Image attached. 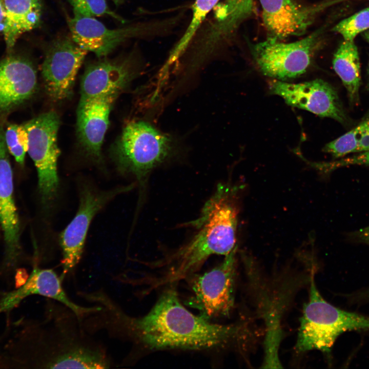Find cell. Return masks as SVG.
<instances>
[{"label": "cell", "mask_w": 369, "mask_h": 369, "mask_svg": "<svg viewBox=\"0 0 369 369\" xmlns=\"http://www.w3.org/2000/svg\"><path fill=\"white\" fill-rule=\"evenodd\" d=\"M168 285L145 315L127 314L106 293L97 300L100 309L91 318L94 332L131 343L135 350H220L242 346L248 331L242 323L220 324L190 312L175 288Z\"/></svg>", "instance_id": "obj_1"}, {"label": "cell", "mask_w": 369, "mask_h": 369, "mask_svg": "<svg viewBox=\"0 0 369 369\" xmlns=\"http://www.w3.org/2000/svg\"><path fill=\"white\" fill-rule=\"evenodd\" d=\"M239 188L220 183L205 203L199 217L186 225L197 229L187 243L151 266L163 269L151 279V289L176 284L194 274L213 255H227L236 246Z\"/></svg>", "instance_id": "obj_2"}, {"label": "cell", "mask_w": 369, "mask_h": 369, "mask_svg": "<svg viewBox=\"0 0 369 369\" xmlns=\"http://www.w3.org/2000/svg\"><path fill=\"white\" fill-rule=\"evenodd\" d=\"M178 148L172 136L148 122L133 121L124 128L111 148V156L119 172L134 176L144 187L149 173L172 157Z\"/></svg>", "instance_id": "obj_3"}, {"label": "cell", "mask_w": 369, "mask_h": 369, "mask_svg": "<svg viewBox=\"0 0 369 369\" xmlns=\"http://www.w3.org/2000/svg\"><path fill=\"white\" fill-rule=\"evenodd\" d=\"M295 348L299 352L317 350L329 353L343 332L369 329V317L339 309L325 301L311 276L309 299L303 307Z\"/></svg>", "instance_id": "obj_4"}, {"label": "cell", "mask_w": 369, "mask_h": 369, "mask_svg": "<svg viewBox=\"0 0 369 369\" xmlns=\"http://www.w3.org/2000/svg\"><path fill=\"white\" fill-rule=\"evenodd\" d=\"M321 34L318 30L290 43L269 37L252 45L251 54L263 75L281 81L294 79L305 73L311 65L320 46Z\"/></svg>", "instance_id": "obj_5"}, {"label": "cell", "mask_w": 369, "mask_h": 369, "mask_svg": "<svg viewBox=\"0 0 369 369\" xmlns=\"http://www.w3.org/2000/svg\"><path fill=\"white\" fill-rule=\"evenodd\" d=\"M237 245L217 266L189 279L191 294L186 304L207 319L230 316L235 303Z\"/></svg>", "instance_id": "obj_6"}, {"label": "cell", "mask_w": 369, "mask_h": 369, "mask_svg": "<svg viewBox=\"0 0 369 369\" xmlns=\"http://www.w3.org/2000/svg\"><path fill=\"white\" fill-rule=\"evenodd\" d=\"M60 119L53 111L39 115L24 124L28 134V153L34 162L43 201L50 203L57 195L59 186L57 145Z\"/></svg>", "instance_id": "obj_7"}, {"label": "cell", "mask_w": 369, "mask_h": 369, "mask_svg": "<svg viewBox=\"0 0 369 369\" xmlns=\"http://www.w3.org/2000/svg\"><path fill=\"white\" fill-rule=\"evenodd\" d=\"M134 186L131 184L107 191H98L89 187L81 189L77 212L59 235L63 269L60 276L63 279L81 259L87 233L94 216L111 199L132 190Z\"/></svg>", "instance_id": "obj_8"}, {"label": "cell", "mask_w": 369, "mask_h": 369, "mask_svg": "<svg viewBox=\"0 0 369 369\" xmlns=\"http://www.w3.org/2000/svg\"><path fill=\"white\" fill-rule=\"evenodd\" d=\"M88 51L68 36L52 42L42 67L46 92L53 101L69 98L73 94L76 75Z\"/></svg>", "instance_id": "obj_9"}, {"label": "cell", "mask_w": 369, "mask_h": 369, "mask_svg": "<svg viewBox=\"0 0 369 369\" xmlns=\"http://www.w3.org/2000/svg\"><path fill=\"white\" fill-rule=\"evenodd\" d=\"M271 94L281 97L289 106L344 124L346 117L336 90L321 79L293 84L274 79L269 84Z\"/></svg>", "instance_id": "obj_10"}, {"label": "cell", "mask_w": 369, "mask_h": 369, "mask_svg": "<svg viewBox=\"0 0 369 369\" xmlns=\"http://www.w3.org/2000/svg\"><path fill=\"white\" fill-rule=\"evenodd\" d=\"M264 25L271 37L281 40L303 34L328 5L304 6L293 0H260Z\"/></svg>", "instance_id": "obj_11"}, {"label": "cell", "mask_w": 369, "mask_h": 369, "mask_svg": "<svg viewBox=\"0 0 369 369\" xmlns=\"http://www.w3.org/2000/svg\"><path fill=\"white\" fill-rule=\"evenodd\" d=\"M63 280L61 276L52 269L35 267L24 284L1 298L0 313L12 309L24 298L34 295L43 296L63 304L71 309L81 320L100 309L97 305L84 306L74 302L65 291Z\"/></svg>", "instance_id": "obj_12"}, {"label": "cell", "mask_w": 369, "mask_h": 369, "mask_svg": "<svg viewBox=\"0 0 369 369\" xmlns=\"http://www.w3.org/2000/svg\"><path fill=\"white\" fill-rule=\"evenodd\" d=\"M119 94L112 93L80 98L78 104L76 121L78 140L86 153L98 161L101 159L110 113Z\"/></svg>", "instance_id": "obj_13"}, {"label": "cell", "mask_w": 369, "mask_h": 369, "mask_svg": "<svg viewBox=\"0 0 369 369\" xmlns=\"http://www.w3.org/2000/svg\"><path fill=\"white\" fill-rule=\"evenodd\" d=\"M71 37L81 48L105 56L127 40L144 33L140 25L109 29L91 17L75 16L68 20Z\"/></svg>", "instance_id": "obj_14"}, {"label": "cell", "mask_w": 369, "mask_h": 369, "mask_svg": "<svg viewBox=\"0 0 369 369\" xmlns=\"http://www.w3.org/2000/svg\"><path fill=\"white\" fill-rule=\"evenodd\" d=\"M137 68L132 57L104 59L89 65L80 83V98L112 93H120L136 77Z\"/></svg>", "instance_id": "obj_15"}, {"label": "cell", "mask_w": 369, "mask_h": 369, "mask_svg": "<svg viewBox=\"0 0 369 369\" xmlns=\"http://www.w3.org/2000/svg\"><path fill=\"white\" fill-rule=\"evenodd\" d=\"M36 72L29 60L9 57L0 61V112L30 98L37 88Z\"/></svg>", "instance_id": "obj_16"}, {"label": "cell", "mask_w": 369, "mask_h": 369, "mask_svg": "<svg viewBox=\"0 0 369 369\" xmlns=\"http://www.w3.org/2000/svg\"><path fill=\"white\" fill-rule=\"evenodd\" d=\"M8 152L5 131L0 125V225L7 247L8 260L12 261L18 252L20 226Z\"/></svg>", "instance_id": "obj_17"}, {"label": "cell", "mask_w": 369, "mask_h": 369, "mask_svg": "<svg viewBox=\"0 0 369 369\" xmlns=\"http://www.w3.org/2000/svg\"><path fill=\"white\" fill-rule=\"evenodd\" d=\"M3 33L8 49L12 48L24 33L36 28L40 22L41 0H3Z\"/></svg>", "instance_id": "obj_18"}, {"label": "cell", "mask_w": 369, "mask_h": 369, "mask_svg": "<svg viewBox=\"0 0 369 369\" xmlns=\"http://www.w3.org/2000/svg\"><path fill=\"white\" fill-rule=\"evenodd\" d=\"M333 67L345 87L352 105L359 101L361 69L359 52L354 40H344L334 55Z\"/></svg>", "instance_id": "obj_19"}, {"label": "cell", "mask_w": 369, "mask_h": 369, "mask_svg": "<svg viewBox=\"0 0 369 369\" xmlns=\"http://www.w3.org/2000/svg\"><path fill=\"white\" fill-rule=\"evenodd\" d=\"M323 151L335 158L353 153L369 152V114L355 128L325 145Z\"/></svg>", "instance_id": "obj_20"}, {"label": "cell", "mask_w": 369, "mask_h": 369, "mask_svg": "<svg viewBox=\"0 0 369 369\" xmlns=\"http://www.w3.org/2000/svg\"><path fill=\"white\" fill-rule=\"evenodd\" d=\"M219 0H196L193 6V16L185 33L170 53L167 66L172 64L183 53L200 24Z\"/></svg>", "instance_id": "obj_21"}, {"label": "cell", "mask_w": 369, "mask_h": 369, "mask_svg": "<svg viewBox=\"0 0 369 369\" xmlns=\"http://www.w3.org/2000/svg\"><path fill=\"white\" fill-rule=\"evenodd\" d=\"M6 146L16 161L23 165L28 150V134L24 125H10L5 131Z\"/></svg>", "instance_id": "obj_22"}, {"label": "cell", "mask_w": 369, "mask_h": 369, "mask_svg": "<svg viewBox=\"0 0 369 369\" xmlns=\"http://www.w3.org/2000/svg\"><path fill=\"white\" fill-rule=\"evenodd\" d=\"M369 29V7L345 18L337 24L333 31L345 40H354L360 33Z\"/></svg>", "instance_id": "obj_23"}, {"label": "cell", "mask_w": 369, "mask_h": 369, "mask_svg": "<svg viewBox=\"0 0 369 369\" xmlns=\"http://www.w3.org/2000/svg\"><path fill=\"white\" fill-rule=\"evenodd\" d=\"M75 16L91 17L109 15L118 21L124 19L111 11L107 0H69Z\"/></svg>", "instance_id": "obj_24"}, {"label": "cell", "mask_w": 369, "mask_h": 369, "mask_svg": "<svg viewBox=\"0 0 369 369\" xmlns=\"http://www.w3.org/2000/svg\"><path fill=\"white\" fill-rule=\"evenodd\" d=\"M350 165H364L369 166V152L360 153L351 157L341 159L331 162L326 163L327 170Z\"/></svg>", "instance_id": "obj_25"}, {"label": "cell", "mask_w": 369, "mask_h": 369, "mask_svg": "<svg viewBox=\"0 0 369 369\" xmlns=\"http://www.w3.org/2000/svg\"><path fill=\"white\" fill-rule=\"evenodd\" d=\"M354 235L361 242L369 244V225L357 231Z\"/></svg>", "instance_id": "obj_26"}, {"label": "cell", "mask_w": 369, "mask_h": 369, "mask_svg": "<svg viewBox=\"0 0 369 369\" xmlns=\"http://www.w3.org/2000/svg\"><path fill=\"white\" fill-rule=\"evenodd\" d=\"M4 20V10L3 1L0 0V27L3 29Z\"/></svg>", "instance_id": "obj_27"}, {"label": "cell", "mask_w": 369, "mask_h": 369, "mask_svg": "<svg viewBox=\"0 0 369 369\" xmlns=\"http://www.w3.org/2000/svg\"><path fill=\"white\" fill-rule=\"evenodd\" d=\"M363 36L366 40L369 43V29L363 32Z\"/></svg>", "instance_id": "obj_28"}, {"label": "cell", "mask_w": 369, "mask_h": 369, "mask_svg": "<svg viewBox=\"0 0 369 369\" xmlns=\"http://www.w3.org/2000/svg\"><path fill=\"white\" fill-rule=\"evenodd\" d=\"M367 71H368V75H369V60H368V63Z\"/></svg>", "instance_id": "obj_29"}]
</instances>
